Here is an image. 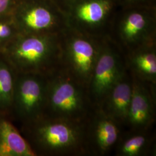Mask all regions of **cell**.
Masks as SVG:
<instances>
[{"label": "cell", "mask_w": 156, "mask_h": 156, "mask_svg": "<svg viewBox=\"0 0 156 156\" xmlns=\"http://www.w3.org/2000/svg\"><path fill=\"white\" fill-rule=\"evenodd\" d=\"M146 21L142 15L133 13L128 17L120 29V37L130 48L133 45H137L146 38Z\"/></svg>", "instance_id": "cell-15"}, {"label": "cell", "mask_w": 156, "mask_h": 156, "mask_svg": "<svg viewBox=\"0 0 156 156\" xmlns=\"http://www.w3.org/2000/svg\"><path fill=\"white\" fill-rule=\"evenodd\" d=\"M94 107L87 87L61 68L48 76L43 116L83 122Z\"/></svg>", "instance_id": "cell-3"}, {"label": "cell", "mask_w": 156, "mask_h": 156, "mask_svg": "<svg viewBox=\"0 0 156 156\" xmlns=\"http://www.w3.org/2000/svg\"><path fill=\"white\" fill-rule=\"evenodd\" d=\"M48 76L38 73H16L9 119L19 126L43 116Z\"/></svg>", "instance_id": "cell-4"}, {"label": "cell", "mask_w": 156, "mask_h": 156, "mask_svg": "<svg viewBox=\"0 0 156 156\" xmlns=\"http://www.w3.org/2000/svg\"><path fill=\"white\" fill-rule=\"evenodd\" d=\"M0 156H36L27 140L8 117H0Z\"/></svg>", "instance_id": "cell-12"}, {"label": "cell", "mask_w": 156, "mask_h": 156, "mask_svg": "<svg viewBox=\"0 0 156 156\" xmlns=\"http://www.w3.org/2000/svg\"><path fill=\"white\" fill-rule=\"evenodd\" d=\"M13 18L20 34H49L54 24L52 15L43 7L33 8L19 19Z\"/></svg>", "instance_id": "cell-13"}, {"label": "cell", "mask_w": 156, "mask_h": 156, "mask_svg": "<svg viewBox=\"0 0 156 156\" xmlns=\"http://www.w3.org/2000/svg\"><path fill=\"white\" fill-rule=\"evenodd\" d=\"M133 86V77L127 69L98 106L106 115L120 124L123 129L131 100Z\"/></svg>", "instance_id": "cell-9"}, {"label": "cell", "mask_w": 156, "mask_h": 156, "mask_svg": "<svg viewBox=\"0 0 156 156\" xmlns=\"http://www.w3.org/2000/svg\"><path fill=\"white\" fill-rule=\"evenodd\" d=\"M133 94L124 129L140 130L154 128L156 85L144 82L133 77Z\"/></svg>", "instance_id": "cell-8"}, {"label": "cell", "mask_w": 156, "mask_h": 156, "mask_svg": "<svg viewBox=\"0 0 156 156\" xmlns=\"http://www.w3.org/2000/svg\"><path fill=\"white\" fill-rule=\"evenodd\" d=\"M53 34H19L2 55L16 73L49 76L60 69L61 48Z\"/></svg>", "instance_id": "cell-2"}, {"label": "cell", "mask_w": 156, "mask_h": 156, "mask_svg": "<svg viewBox=\"0 0 156 156\" xmlns=\"http://www.w3.org/2000/svg\"><path fill=\"white\" fill-rule=\"evenodd\" d=\"M151 47L146 44L124 56L127 69L133 78L156 85V51Z\"/></svg>", "instance_id": "cell-11"}, {"label": "cell", "mask_w": 156, "mask_h": 156, "mask_svg": "<svg viewBox=\"0 0 156 156\" xmlns=\"http://www.w3.org/2000/svg\"><path fill=\"white\" fill-rule=\"evenodd\" d=\"M2 55V50L0 49V56Z\"/></svg>", "instance_id": "cell-19"}, {"label": "cell", "mask_w": 156, "mask_h": 156, "mask_svg": "<svg viewBox=\"0 0 156 156\" xmlns=\"http://www.w3.org/2000/svg\"><path fill=\"white\" fill-rule=\"evenodd\" d=\"M126 71L124 55L108 46H101L87 86L90 98L93 106H100L109 90Z\"/></svg>", "instance_id": "cell-7"}, {"label": "cell", "mask_w": 156, "mask_h": 156, "mask_svg": "<svg viewBox=\"0 0 156 156\" xmlns=\"http://www.w3.org/2000/svg\"><path fill=\"white\" fill-rule=\"evenodd\" d=\"M113 153L115 156H156L155 129H123Z\"/></svg>", "instance_id": "cell-10"}, {"label": "cell", "mask_w": 156, "mask_h": 156, "mask_svg": "<svg viewBox=\"0 0 156 156\" xmlns=\"http://www.w3.org/2000/svg\"><path fill=\"white\" fill-rule=\"evenodd\" d=\"M83 124L87 156H108L113 152L124 129L120 124L95 106Z\"/></svg>", "instance_id": "cell-6"}, {"label": "cell", "mask_w": 156, "mask_h": 156, "mask_svg": "<svg viewBox=\"0 0 156 156\" xmlns=\"http://www.w3.org/2000/svg\"><path fill=\"white\" fill-rule=\"evenodd\" d=\"M83 123L42 116L17 128L36 156H87Z\"/></svg>", "instance_id": "cell-1"}, {"label": "cell", "mask_w": 156, "mask_h": 156, "mask_svg": "<svg viewBox=\"0 0 156 156\" xmlns=\"http://www.w3.org/2000/svg\"><path fill=\"white\" fill-rule=\"evenodd\" d=\"M16 73L2 55L0 56V117L9 116Z\"/></svg>", "instance_id": "cell-14"}, {"label": "cell", "mask_w": 156, "mask_h": 156, "mask_svg": "<svg viewBox=\"0 0 156 156\" xmlns=\"http://www.w3.org/2000/svg\"><path fill=\"white\" fill-rule=\"evenodd\" d=\"M106 10L107 4L104 2H90L79 8L78 16L83 22L90 25H95L104 19Z\"/></svg>", "instance_id": "cell-16"}, {"label": "cell", "mask_w": 156, "mask_h": 156, "mask_svg": "<svg viewBox=\"0 0 156 156\" xmlns=\"http://www.w3.org/2000/svg\"><path fill=\"white\" fill-rule=\"evenodd\" d=\"M14 6V0H0V18L9 16Z\"/></svg>", "instance_id": "cell-18"}, {"label": "cell", "mask_w": 156, "mask_h": 156, "mask_svg": "<svg viewBox=\"0 0 156 156\" xmlns=\"http://www.w3.org/2000/svg\"><path fill=\"white\" fill-rule=\"evenodd\" d=\"M101 46L83 36H73L60 44V68L87 87Z\"/></svg>", "instance_id": "cell-5"}, {"label": "cell", "mask_w": 156, "mask_h": 156, "mask_svg": "<svg viewBox=\"0 0 156 156\" xmlns=\"http://www.w3.org/2000/svg\"><path fill=\"white\" fill-rule=\"evenodd\" d=\"M19 34L13 17L0 18V49L2 51Z\"/></svg>", "instance_id": "cell-17"}]
</instances>
